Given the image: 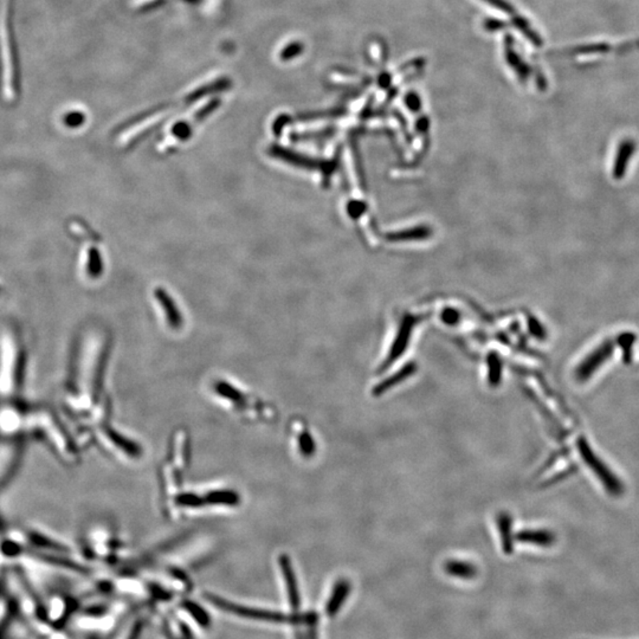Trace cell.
Here are the masks:
<instances>
[{
	"label": "cell",
	"instance_id": "cell-6",
	"mask_svg": "<svg viewBox=\"0 0 639 639\" xmlns=\"http://www.w3.org/2000/svg\"><path fill=\"white\" fill-rule=\"evenodd\" d=\"M515 540L522 544L535 545L541 547H549L555 542V535L546 529H524L517 533Z\"/></svg>",
	"mask_w": 639,
	"mask_h": 639
},
{
	"label": "cell",
	"instance_id": "cell-5",
	"mask_svg": "<svg viewBox=\"0 0 639 639\" xmlns=\"http://www.w3.org/2000/svg\"><path fill=\"white\" fill-rule=\"evenodd\" d=\"M412 322L414 321H409V320L404 322V325H402L400 332H399L398 337L395 339V344L391 349L390 356H387V359L385 360L383 366L380 367V372H384L386 368L390 367L391 365L393 364L395 360L398 359L399 356L405 352L406 346L409 345L411 330H412Z\"/></svg>",
	"mask_w": 639,
	"mask_h": 639
},
{
	"label": "cell",
	"instance_id": "cell-10",
	"mask_svg": "<svg viewBox=\"0 0 639 639\" xmlns=\"http://www.w3.org/2000/svg\"><path fill=\"white\" fill-rule=\"evenodd\" d=\"M280 563L281 568L283 570L284 577H286V582H287L288 594H289V598H290L291 608H293V610H297L300 604L299 592H297L294 572L291 570L290 561H289L286 555H282Z\"/></svg>",
	"mask_w": 639,
	"mask_h": 639
},
{
	"label": "cell",
	"instance_id": "cell-3",
	"mask_svg": "<svg viewBox=\"0 0 639 639\" xmlns=\"http://www.w3.org/2000/svg\"><path fill=\"white\" fill-rule=\"evenodd\" d=\"M211 601L213 604L217 605V608L219 609L225 610V611H229V612L237 613V615H241L243 617H248V618H255V619H262V620H270V622H284L287 620L286 617L282 616V615H277V613L268 612V611H257V610L253 609H245V608H241L238 605H232L227 601H222L219 598H210Z\"/></svg>",
	"mask_w": 639,
	"mask_h": 639
},
{
	"label": "cell",
	"instance_id": "cell-2",
	"mask_svg": "<svg viewBox=\"0 0 639 639\" xmlns=\"http://www.w3.org/2000/svg\"><path fill=\"white\" fill-rule=\"evenodd\" d=\"M615 349V342L611 340L605 341L598 349H594L589 356H586L582 364L575 370V379L579 383H584L591 378V375L604 364L610 356H612Z\"/></svg>",
	"mask_w": 639,
	"mask_h": 639
},
{
	"label": "cell",
	"instance_id": "cell-7",
	"mask_svg": "<svg viewBox=\"0 0 639 639\" xmlns=\"http://www.w3.org/2000/svg\"><path fill=\"white\" fill-rule=\"evenodd\" d=\"M416 371H417V367H416V364H414V363L405 365L400 371L395 372V374L391 375L390 378H387L381 383L378 384L374 387V390H373V395H384L385 392L391 390L392 387L397 386L399 384L404 383L406 379H409L411 375H414L416 373Z\"/></svg>",
	"mask_w": 639,
	"mask_h": 639
},
{
	"label": "cell",
	"instance_id": "cell-9",
	"mask_svg": "<svg viewBox=\"0 0 639 639\" xmlns=\"http://www.w3.org/2000/svg\"><path fill=\"white\" fill-rule=\"evenodd\" d=\"M349 591H351V585L347 580H339L337 585L334 586L333 594L330 596V601L327 604V612L330 617L334 616L340 610L341 606L349 597Z\"/></svg>",
	"mask_w": 639,
	"mask_h": 639
},
{
	"label": "cell",
	"instance_id": "cell-11",
	"mask_svg": "<svg viewBox=\"0 0 639 639\" xmlns=\"http://www.w3.org/2000/svg\"><path fill=\"white\" fill-rule=\"evenodd\" d=\"M445 570L448 575L460 579H474L477 575V568L467 561L450 560L445 563Z\"/></svg>",
	"mask_w": 639,
	"mask_h": 639
},
{
	"label": "cell",
	"instance_id": "cell-1",
	"mask_svg": "<svg viewBox=\"0 0 639 639\" xmlns=\"http://www.w3.org/2000/svg\"><path fill=\"white\" fill-rule=\"evenodd\" d=\"M578 450L579 454L582 456V461L589 468V470L594 472V476L599 479V482L603 484L605 489L609 491V494L612 495V496H620V495L623 494L624 486L620 482V479L594 454L591 445L589 444V442L585 438H580L578 440Z\"/></svg>",
	"mask_w": 639,
	"mask_h": 639
},
{
	"label": "cell",
	"instance_id": "cell-14",
	"mask_svg": "<svg viewBox=\"0 0 639 639\" xmlns=\"http://www.w3.org/2000/svg\"><path fill=\"white\" fill-rule=\"evenodd\" d=\"M210 500L217 505H230L237 503L238 496L231 491H216L210 495Z\"/></svg>",
	"mask_w": 639,
	"mask_h": 639
},
{
	"label": "cell",
	"instance_id": "cell-4",
	"mask_svg": "<svg viewBox=\"0 0 639 639\" xmlns=\"http://www.w3.org/2000/svg\"><path fill=\"white\" fill-rule=\"evenodd\" d=\"M636 143L631 139H626L622 142L617 152L616 160L613 164L612 176L616 180H620L626 174L629 162L635 153Z\"/></svg>",
	"mask_w": 639,
	"mask_h": 639
},
{
	"label": "cell",
	"instance_id": "cell-12",
	"mask_svg": "<svg viewBox=\"0 0 639 639\" xmlns=\"http://www.w3.org/2000/svg\"><path fill=\"white\" fill-rule=\"evenodd\" d=\"M502 380V363L496 354L488 358V381L490 386H498Z\"/></svg>",
	"mask_w": 639,
	"mask_h": 639
},
{
	"label": "cell",
	"instance_id": "cell-8",
	"mask_svg": "<svg viewBox=\"0 0 639 639\" xmlns=\"http://www.w3.org/2000/svg\"><path fill=\"white\" fill-rule=\"evenodd\" d=\"M498 527L501 535L502 548L505 554L513 553V520L510 514L501 513L498 517Z\"/></svg>",
	"mask_w": 639,
	"mask_h": 639
},
{
	"label": "cell",
	"instance_id": "cell-15",
	"mask_svg": "<svg viewBox=\"0 0 639 639\" xmlns=\"http://www.w3.org/2000/svg\"><path fill=\"white\" fill-rule=\"evenodd\" d=\"M178 501H179L180 505H190V507L202 505L199 498L195 496V495H185V496L178 498Z\"/></svg>",
	"mask_w": 639,
	"mask_h": 639
},
{
	"label": "cell",
	"instance_id": "cell-13",
	"mask_svg": "<svg viewBox=\"0 0 639 639\" xmlns=\"http://www.w3.org/2000/svg\"><path fill=\"white\" fill-rule=\"evenodd\" d=\"M636 335L632 333H623L620 334L618 337V344H619L620 347L623 349L624 352V359L626 363L630 361L631 359V349L633 344H635Z\"/></svg>",
	"mask_w": 639,
	"mask_h": 639
}]
</instances>
